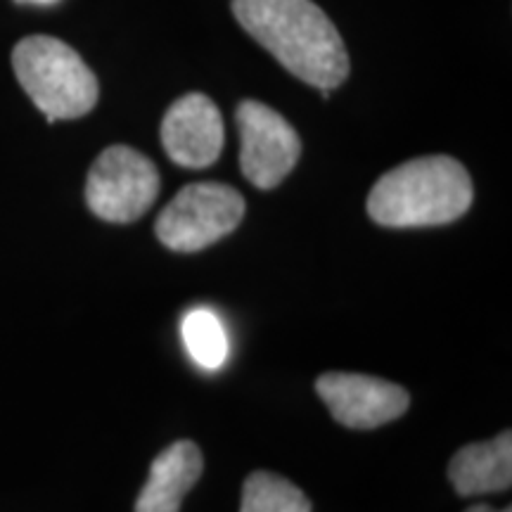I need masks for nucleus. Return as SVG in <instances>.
Listing matches in <instances>:
<instances>
[{
	"instance_id": "obj_1",
	"label": "nucleus",
	"mask_w": 512,
	"mask_h": 512,
	"mask_svg": "<svg viewBox=\"0 0 512 512\" xmlns=\"http://www.w3.org/2000/svg\"><path fill=\"white\" fill-rule=\"evenodd\" d=\"M240 27L297 79L330 93L349 76V53L313 0H233Z\"/></svg>"
},
{
	"instance_id": "obj_12",
	"label": "nucleus",
	"mask_w": 512,
	"mask_h": 512,
	"mask_svg": "<svg viewBox=\"0 0 512 512\" xmlns=\"http://www.w3.org/2000/svg\"><path fill=\"white\" fill-rule=\"evenodd\" d=\"M183 342L190 356L202 368H221L228 356V337L216 313L207 309H195L183 318L181 325Z\"/></svg>"
},
{
	"instance_id": "obj_5",
	"label": "nucleus",
	"mask_w": 512,
	"mask_h": 512,
	"mask_svg": "<svg viewBox=\"0 0 512 512\" xmlns=\"http://www.w3.org/2000/svg\"><path fill=\"white\" fill-rule=\"evenodd\" d=\"M159 185V171L150 157L128 145H112L88 171L86 204L102 221L133 223L157 202Z\"/></svg>"
},
{
	"instance_id": "obj_3",
	"label": "nucleus",
	"mask_w": 512,
	"mask_h": 512,
	"mask_svg": "<svg viewBox=\"0 0 512 512\" xmlns=\"http://www.w3.org/2000/svg\"><path fill=\"white\" fill-rule=\"evenodd\" d=\"M12 69L48 124L86 117L98 105L100 86L93 69L60 38H22L12 50Z\"/></svg>"
},
{
	"instance_id": "obj_2",
	"label": "nucleus",
	"mask_w": 512,
	"mask_h": 512,
	"mask_svg": "<svg viewBox=\"0 0 512 512\" xmlns=\"http://www.w3.org/2000/svg\"><path fill=\"white\" fill-rule=\"evenodd\" d=\"M475 188L467 169L446 155L418 157L387 171L368 195V216L384 228L446 226L467 214Z\"/></svg>"
},
{
	"instance_id": "obj_6",
	"label": "nucleus",
	"mask_w": 512,
	"mask_h": 512,
	"mask_svg": "<svg viewBox=\"0 0 512 512\" xmlns=\"http://www.w3.org/2000/svg\"><path fill=\"white\" fill-rule=\"evenodd\" d=\"M240 128V166L254 188L273 190L290 176L302 155V140L290 121L259 100H242L235 110Z\"/></svg>"
},
{
	"instance_id": "obj_8",
	"label": "nucleus",
	"mask_w": 512,
	"mask_h": 512,
	"mask_svg": "<svg viewBox=\"0 0 512 512\" xmlns=\"http://www.w3.org/2000/svg\"><path fill=\"white\" fill-rule=\"evenodd\" d=\"M159 136L171 162L185 169H207L221 157L226 143L219 107L204 93L178 98L166 110Z\"/></svg>"
},
{
	"instance_id": "obj_9",
	"label": "nucleus",
	"mask_w": 512,
	"mask_h": 512,
	"mask_svg": "<svg viewBox=\"0 0 512 512\" xmlns=\"http://www.w3.org/2000/svg\"><path fill=\"white\" fill-rule=\"evenodd\" d=\"M204 458L195 441L181 439L152 460L150 477L140 489L136 512H181V503L202 477Z\"/></svg>"
},
{
	"instance_id": "obj_13",
	"label": "nucleus",
	"mask_w": 512,
	"mask_h": 512,
	"mask_svg": "<svg viewBox=\"0 0 512 512\" xmlns=\"http://www.w3.org/2000/svg\"><path fill=\"white\" fill-rule=\"evenodd\" d=\"M465 512H512V508L508 505V508L496 510V508H491V505H486V503H477V505H470V508H467Z\"/></svg>"
},
{
	"instance_id": "obj_14",
	"label": "nucleus",
	"mask_w": 512,
	"mask_h": 512,
	"mask_svg": "<svg viewBox=\"0 0 512 512\" xmlns=\"http://www.w3.org/2000/svg\"><path fill=\"white\" fill-rule=\"evenodd\" d=\"M17 3H34V5H53L57 0H17Z\"/></svg>"
},
{
	"instance_id": "obj_7",
	"label": "nucleus",
	"mask_w": 512,
	"mask_h": 512,
	"mask_svg": "<svg viewBox=\"0 0 512 512\" xmlns=\"http://www.w3.org/2000/svg\"><path fill=\"white\" fill-rule=\"evenodd\" d=\"M316 392L332 418L351 430H375L411 406V394L401 384L373 375L325 373L316 380Z\"/></svg>"
},
{
	"instance_id": "obj_11",
	"label": "nucleus",
	"mask_w": 512,
	"mask_h": 512,
	"mask_svg": "<svg viewBox=\"0 0 512 512\" xmlns=\"http://www.w3.org/2000/svg\"><path fill=\"white\" fill-rule=\"evenodd\" d=\"M313 505L299 486L273 472H252L242 486L240 512H311Z\"/></svg>"
},
{
	"instance_id": "obj_4",
	"label": "nucleus",
	"mask_w": 512,
	"mask_h": 512,
	"mask_svg": "<svg viewBox=\"0 0 512 512\" xmlns=\"http://www.w3.org/2000/svg\"><path fill=\"white\" fill-rule=\"evenodd\" d=\"M245 219V197L226 183H190L157 216L155 235L166 249L202 252Z\"/></svg>"
},
{
	"instance_id": "obj_10",
	"label": "nucleus",
	"mask_w": 512,
	"mask_h": 512,
	"mask_svg": "<svg viewBox=\"0 0 512 512\" xmlns=\"http://www.w3.org/2000/svg\"><path fill=\"white\" fill-rule=\"evenodd\" d=\"M448 479L456 494L463 498L508 491L512 484L510 430L491 441H475L460 448L448 463Z\"/></svg>"
}]
</instances>
